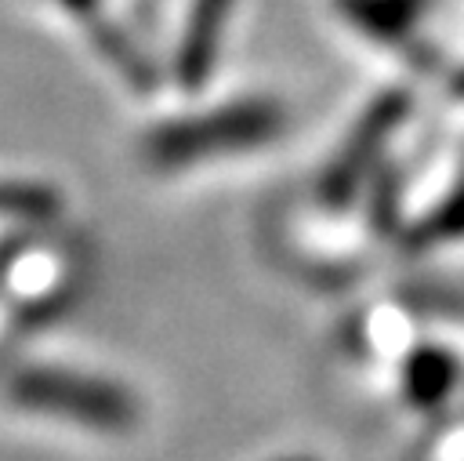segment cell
<instances>
[{
	"label": "cell",
	"mask_w": 464,
	"mask_h": 461,
	"mask_svg": "<svg viewBox=\"0 0 464 461\" xmlns=\"http://www.w3.org/2000/svg\"><path fill=\"white\" fill-rule=\"evenodd\" d=\"M464 236V185H457L442 203L439 211H431L413 232V247H431V243H446V240H457Z\"/></svg>",
	"instance_id": "5b68a950"
},
{
	"label": "cell",
	"mask_w": 464,
	"mask_h": 461,
	"mask_svg": "<svg viewBox=\"0 0 464 461\" xmlns=\"http://www.w3.org/2000/svg\"><path fill=\"white\" fill-rule=\"evenodd\" d=\"M283 131V109L272 102H243L218 109L210 116H196L185 123H170L149 138V152L163 167H185L214 152L250 149Z\"/></svg>",
	"instance_id": "7a4b0ae2"
},
{
	"label": "cell",
	"mask_w": 464,
	"mask_h": 461,
	"mask_svg": "<svg viewBox=\"0 0 464 461\" xmlns=\"http://www.w3.org/2000/svg\"><path fill=\"white\" fill-rule=\"evenodd\" d=\"M395 120H399V102H388V105H381V109L355 131L352 145H344L341 160H337V163L323 174V181H319V196H323L326 203H344V200L359 189L362 171H366L370 160L381 152V145H384L388 131L395 127Z\"/></svg>",
	"instance_id": "3957f363"
},
{
	"label": "cell",
	"mask_w": 464,
	"mask_h": 461,
	"mask_svg": "<svg viewBox=\"0 0 464 461\" xmlns=\"http://www.w3.org/2000/svg\"><path fill=\"white\" fill-rule=\"evenodd\" d=\"M460 367L450 352L442 348H417L406 367H402V385H406V396L417 403V407H435L450 396L453 381H457Z\"/></svg>",
	"instance_id": "277c9868"
},
{
	"label": "cell",
	"mask_w": 464,
	"mask_h": 461,
	"mask_svg": "<svg viewBox=\"0 0 464 461\" xmlns=\"http://www.w3.org/2000/svg\"><path fill=\"white\" fill-rule=\"evenodd\" d=\"M11 399L40 410L58 414L76 425L98 428V432H127L138 421V403L123 385H112L105 378L76 374V370H54V367H29L11 378Z\"/></svg>",
	"instance_id": "6da1fadb"
}]
</instances>
